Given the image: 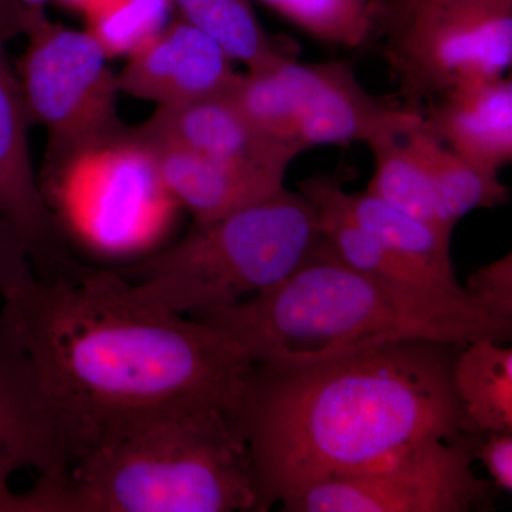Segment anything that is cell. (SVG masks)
I'll use <instances>...</instances> for the list:
<instances>
[{"instance_id":"obj_21","label":"cell","mask_w":512,"mask_h":512,"mask_svg":"<svg viewBox=\"0 0 512 512\" xmlns=\"http://www.w3.org/2000/svg\"><path fill=\"white\" fill-rule=\"evenodd\" d=\"M181 19L215 42L248 72L295 59L293 47L269 35L251 0H171Z\"/></svg>"},{"instance_id":"obj_10","label":"cell","mask_w":512,"mask_h":512,"mask_svg":"<svg viewBox=\"0 0 512 512\" xmlns=\"http://www.w3.org/2000/svg\"><path fill=\"white\" fill-rule=\"evenodd\" d=\"M467 434L430 440L379 466L330 477L282 501L286 512H467L481 510L490 487L471 470Z\"/></svg>"},{"instance_id":"obj_9","label":"cell","mask_w":512,"mask_h":512,"mask_svg":"<svg viewBox=\"0 0 512 512\" xmlns=\"http://www.w3.org/2000/svg\"><path fill=\"white\" fill-rule=\"evenodd\" d=\"M23 35L28 46L16 74L30 126L47 133L43 164L123 124L117 114V74L87 30L66 28L43 15Z\"/></svg>"},{"instance_id":"obj_27","label":"cell","mask_w":512,"mask_h":512,"mask_svg":"<svg viewBox=\"0 0 512 512\" xmlns=\"http://www.w3.org/2000/svg\"><path fill=\"white\" fill-rule=\"evenodd\" d=\"M467 434L473 458H477L493 484L505 493L512 491V431H488V433Z\"/></svg>"},{"instance_id":"obj_22","label":"cell","mask_w":512,"mask_h":512,"mask_svg":"<svg viewBox=\"0 0 512 512\" xmlns=\"http://www.w3.org/2000/svg\"><path fill=\"white\" fill-rule=\"evenodd\" d=\"M366 144L375 158L366 191L451 238L454 225L441 211L429 175L403 134H379Z\"/></svg>"},{"instance_id":"obj_2","label":"cell","mask_w":512,"mask_h":512,"mask_svg":"<svg viewBox=\"0 0 512 512\" xmlns=\"http://www.w3.org/2000/svg\"><path fill=\"white\" fill-rule=\"evenodd\" d=\"M456 348L400 340L311 362L254 366L238 420L251 454L256 511L326 478L463 434Z\"/></svg>"},{"instance_id":"obj_19","label":"cell","mask_w":512,"mask_h":512,"mask_svg":"<svg viewBox=\"0 0 512 512\" xmlns=\"http://www.w3.org/2000/svg\"><path fill=\"white\" fill-rule=\"evenodd\" d=\"M463 431H512V349L494 339L461 346L453 362Z\"/></svg>"},{"instance_id":"obj_3","label":"cell","mask_w":512,"mask_h":512,"mask_svg":"<svg viewBox=\"0 0 512 512\" xmlns=\"http://www.w3.org/2000/svg\"><path fill=\"white\" fill-rule=\"evenodd\" d=\"M197 319L234 340L254 366L311 362L400 340L505 342L512 333V320L468 293L377 281L343 264L325 241L281 284Z\"/></svg>"},{"instance_id":"obj_15","label":"cell","mask_w":512,"mask_h":512,"mask_svg":"<svg viewBox=\"0 0 512 512\" xmlns=\"http://www.w3.org/2000/svg\"><path fill=\"white\" fill-rule=\"evenodd\" d=\"M137 130L153 153L164 187L190 212L192 224H210L284 188V178Z\"/></svg>"},{"instance_id":"obj_7","label":"cell","mask_w":512,"mask_h":512,"mask_svg":"<svg viewBox=\"0 0 512 512\" xmlns=\"http://www.w3.org/2000/svg\"><path fill=\"white\" fill-rule=\"evenodd\" d=\"M229 99L256 127L301 154L316 146L367 143L404 134L419 111L367 92L346 62L301 64L296 59L237 74Z\"/></svg>"},{"instance_id":"obj_8","label":"cell","mask_w":512,"mask_h":512,"mask_svg":"<svg viewBox=\"0 0 512 512\" xmlns=\"http://www.w3.org/2000/svg\"><path fill=\"white\" fill-rule=\"evenodd\" d=\"M379 39L397 101L419 111L457 84L501 77L512 63V0H429Z\"/></svg>"},{"instance_id":"obj_24","label":"cell","mask_w":512,"mask_h":512,"mask_svg":"<svg viewBox=\"0 0 512 512\" xmlns=\"http://www.w3.org/2000/svg\"><path fill=\"white\" fill-rule=\"evenodd\" d=\"M328 45L360 49L372 40V0H259Z\"/></svg>"},{"instance_id":"obj_25","label":"cell","mask_w":512,"mask_h":512,"mask_svg":"<svg viewBox=\"0 0 512 512\" xmlns=\"http://www.w3.org/2000/svg\"><path fill=\"white\" fill-rule=\"evenodd\" d=\"M464 291L500 318L512 320V256H503L493 264L468 276Z\"/></svg>"},{"instance_id":"obj_28","label":"cell","mask_w":512,"mask_h":512,"mask_svg":"<svg viewBox=\"0 0 512 512\" xmlns=\"http://www.w3.org/2000/svg\"><path fill=\"white\" fill-rule=\"evenodd\" d=\"M50 2L53 0H0V10L10 39L23 35L30 22L47 15L46 8Z\"/></svg>"},{"instance_id":"obj_6","label":"cell","mask_w":512,"mask_h":512,"mask_svg":"<svg viewBox=\"0 0 512 512\" xmlns=\"http://www.w3.org/2000/svg\"><path fill=\"white\" fill-rule=\"evenodd\" d=\"M37 180L72 245L107 256L150 251L181 208L164 187L147 141L124 123L42 164Z\"/></svg>"},{"instance_id":"obj_14","label":"cell","mask_w":512,"mask_h":512,"mask_svg":"<svg viewBox=\"0 0 512 512\" xmlns=\"http://www.w3.org/2000/svg\"><path fill=\"white\" fill-rule=\"evenodd\" d=\"M138 127L151 136L281 178L299 156L256 127L227 93L183 106L157 107Z\"/></svg>"},{"instance_id":"obj_30","label":"cell","mask_w":512,"mask_h":512,"mask_svg":"<svg viewBox=\"0 0 512 512\" xmlns=\"http://www.w3.org/2000/svg\"><path fill=\"white\" fill-rule=\"evenodd\" d=\"M55 2L60 3L63 8L73 10V12L83 13V10L87 8L92 0H55Z\"/></svg>"},{"instance_id":"obj_17","label":"cell","mask_w":512,"mask_h":512,"mask_svg":"<svg viewBox=\"0 0 512 512\" xmlns=\"http://www.w3.org/2000/svg\"><path fill=\"white\" fill-rule=\"evenodd\" d=\"M298 191L311 201L323 241L343 264L397 288L450 295L357 224L336 175H313L298 184Z\"/></svg>"},{"instance_id":"obj_13","label":"cell","mask_w":512,"mask_h":512,"mask_svg":"<svg viewBox=\"0 0 512 512\" xmlns=\"http://www.w3.org/2000/svg\"><path fill=\"white\" fill-rule=\"evenodd\" d=\"M127 59L117 74L120 93L153 101L157 107L218 96L227 92L238 74L227 52L180 16Z\"/></svg>"},{"instance_id":"obj_29","label":"cell","mask_w":512,"mask_h":512,"mask_svg":"<svg viewBox=\"0 0 512 512\" xmlns=\"http://www.w3.org/2000/svg\"><path fill=\"white\" fill-rule=\"evenodd\" d=\"M429 0H372V40L379 39L397 20L402 19L409 10Z\"/></svg>"},{"instance_id":"obj_12","label":"cell","mask_w":512,"mask_h":512,"mask_svg":"<svg viewBox=\"0 0 512 512\" xmlns=\"http://www.w3.org/2000/svg\"><path fill=\"white\" fill-rule=\"evenodd\" d=\"M69 467L59 423L18 336L0 313V512H18L9 478L23 468L55 483Z\"/></svg>"},{"instance_id":"obj_5","label":"cell","mask_w":512,"mask_h":512,"mask_svg":"<svg viewBox=\"0 0 512 512\" xmlns=\"http://www.w3.org/2000/svg\"><path fill=\"white\" fill-rule=\"evenodd\" d=\"M322 241L311 201L284 187L220 220L192 224L173 247L120 275L141 301L197 319L281 284Z\"/></svg>"},{"instance_id":"obj_1","label":"cell","mask_w":512,"mask_h":512,"mask_svg":"<svg viewBox=\"0 0 512 512\" xmlns=\"http://www.w3.org/2000/svg\"><path fill=\"white\" fill-rule=\"evenodd\" d=\"M3 319L29 353L69 456L161 417L241 412L251 360L229 336L136 296L119 272L86 266L2 295Z\"/></svg>"},{"instance_id":"obj_4","label":"cell","mask_w":512,"mask_h":512,"mask_svg":"<svg viewBox=\"0 0 512 512\" xmlns=\"http://www.w3.org/2000/svg\"><path fill=\"white\" fill-rule=\"evenodd\" d=\"M256 511L237 414L161 417L76 458L55 483L19 494V512Z\"/></svg>"},{"instance_id":"obj_20","label":"cell","mask_w":512,"mask_h":512,"mask_svg":"<svg viewBox=\"0 0 512 512\" xmlns=\"http://www.w3.org/2000/svg\"><path fill=\"white\" fill-rule=\"evenodd\" d=\"M429 175L441 211L456 227L470 212L491 210L510 200V188L497 171L487 170L444 146L423 124L403 134Z\"/></svg>"},{"instance_id":"obj_23","label":"cell","mask_w":512,"mask_h":512,"mask_svg":"<svg viewBox=\"0 0 512 512\" xmlns=\"http://www.w3.org/2000/svg\"><path fill=\"white\" fill-rule=\"evenodd\" d=\"M171 0H92L83 10L87 32L110 59L130 57L173 20Z\"/></svg>"},{"instance_id":"obj_18","label":"cell","mask_w":512,"mask_h":512,"mask_svg":"<svg viewBox=\"0 0 512 512\" xmlns=\"http://www.w3.org/2000/svg\"><path fill=\"white\" fill-rule=\"evenodd\" d=\"M346 202L357 224L382 242L397 258L429 276L444 292L466 295L454 274L451 238L367 191L357 194L346 192Z\"/></svg>"},{"instance_id":"obj_26","label":"cell","mask_w":512,"mask_h":512,"mask_svg":"<svg viewBox=\"0 0 512 512\" xmlns=\"http://www.w3.org/2000/svg\"><path fill=\"white\" fill-rule=\"evenodd\" d=\"M35 278L25 238L0 215V295L15 291Z\"/></svg>"},{"instance_id":"obj_11","label":"cell","mask_w":512,"mask_h":512,"mask_svg":"<svg viewBox=\"0 0 512 512\" xmlns=\"http://www.w3.org/2000/svg\"><path fill=\"white\" fill-rule=\"evenodd\" d=\"M8 40L0 10V215L25 238L36 278L49 284L72 278L84 265L40 190L30 157L32 126L18 74L6 55Z\"/></svg>"},{"instance_id":"obj_16","label":"cell","mask_w":512,"mask_h":512,"mask_svg":"<svg viewBox=\"0 0 512 512\" xmlns=\"http://www.w3.org/2000/svg\"><path fill=\"white\" fill-rule=\"evenodd\" d=\"M419 113L423 127L458 156L497 173L511 163V77L457 84Z\"/></svg>"}]
</instances>
